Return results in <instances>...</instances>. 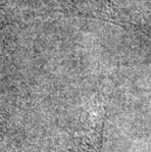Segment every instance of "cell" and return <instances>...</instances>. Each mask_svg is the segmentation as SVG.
<instances>
[{"label": "cell", "instance_id": "6da1fadb", "mask_svg": "<svg viewBox=\"0 0 151 152\" xmlns=\"http://www.w3.org/2000/svg\"><path fill=\"white\" fill-rule=\"evenodd\" d=\"M64 11L137 28L151 0H54Z\"/></svg>", "mask_w": 151, "mask_h": 152}, {"label": "cell", "instance_id": "7a4b0ae2", "mask_svg": "<svg viewBox=\"0 0 151 152\" xmlns=\"http://www.w3.org/2000/svg\"><path fill=\"white\" fill-rule=\"evenodd\" d=\"M105 112L101 105H93L80 113L70 129L74 152H101Z\"/></svg>", "mask_w": 151, "mask_h": 152}]
</instances>
